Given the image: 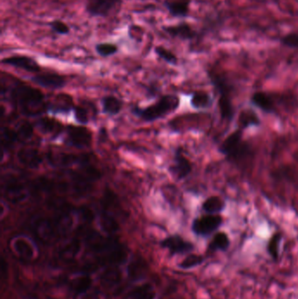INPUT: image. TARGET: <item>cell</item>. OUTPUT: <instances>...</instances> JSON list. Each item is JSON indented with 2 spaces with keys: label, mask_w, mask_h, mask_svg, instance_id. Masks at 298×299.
<instances>
[{
  "label": "cell",
  "mask_w": 298,
  "mask_h": 299,
  "mask_svg": "<svg viewBox=\"0 0 298 299\" xmlns=\"http://www.w3.org/2000/svg\"><path fill=\"white\" fill-rule=\"evenodd\" d=\"M220 152L232 162H240L251 155L250 145L242 139L241 130L231 133L220 146Z\"/></svg>",
  "instance_id": "cell-1"
},
{
  "label": "cell",
  "mask_w": 298,
  "mask_h": 299,
  "mask_svg": "<svg viewBox=\"0 0 298 299\" xmlns=\"http://www.w3.org/2000/svg\"><path fill=\"white\" fill-rule=\"evenodd\" d=\"M179 105V99L176 96L169 95L160 98L155 104L148 106L144 109H135V116L146 122H152L166 117L168 114L174 111Z\"/></svg>",
  "instance_id": "cell-2"
},
{
  "label": "cell",
  "mask_w": 298,
  "mask_h": 299,
  "mask_svg": "<svg viewBox=\"0 0 298 299\" xmlns=\"http://www.w3.org/2000/svg\"><path fill=\"white\" fill-rule=\"evenodd\" d=\"M122 3L123 0H87L85 12L91 18H107Z\"/></svg>",
  "instance_id": "cell-3"
},
{
  "label": "cell",
  "mask_w": 298,
  "mask_h": 299,
  "mask_svg": "<svg viewBox=\"0 0 298 299\" xmlns=\"http://www.w3.org/2000/svg\"><path fill=\"white\" fill-rule=\"evenodd\" d=\"M223 218L219 214H207L194 220L192 230L196 235L207 237L221 228Z\"/></svg>",
  "instance_id": "cell-4"
},
{
  "label": "cell",
  "mask_w": 298,
  "mask_h": 299,
  "mask_svg": "<svg viewBox=\"0 0 298 299\" xmlns=\"http://www.w3.org/2000/svg\"><path fill=\"white\" fill-rule=\"evenodd\" d=\"M162 31L170 36L172 39H178L183 41H190L194 40L199 37V32H198L195 28L187 22H180L176 25L170 26H163Z\"/></svg>",
  "instance_id": "cell-5"
},
{
  "label": "cell",
  "mask_w": 298,
  "mask_h": 299,
  "mask_svg": "<svg viewBox=\"0 0 298 299\" xmlns=\"http://www.w3.org/2000/svg\"><path fill=\"white\" fill-rule=\"evenodd\" d=\"M1 63L4 65L25 70L30 73H38L41 69L39 63L34 59L27 55H12L3 59Z\"/></svg>",
  "instance_id": "cell-6"
},
{
  "label": "cell",
  "mask_w": 298,
  "mask_h": 299,
  "mask_svg": "<svg viewBox=\"0 0 298 299\" xmlns=\"http://www.w3.org/2000/svg\"><path fill=\"white\" fill-rule=\"evenodd\" d=\"M32 82L37 85L41 86L46 89L50 90H59L64 88L66 85V80L65 76L55 73H44L36 74L32 77Z\"/></svg>",
  "instance_id": "cell-7"
},
{
  "label": "cell",
  "mask_w": 298,
  "mask_h": 299,
  "mask_svg": "<svg viewBox=\"0 0 298 299\" xmlns=\"http://www.w3.org/2000/svg\"><path fill=\"white\" fill-rule=\"evenodd\" d=\"M161 245L171 254H186L194 249V245L192 242L186 241L179 235L167 237L162 241Z\"/></svg>",
  "instance_id": "cell-8"
},
{
  "label": "cell",
  "mask_w": 298,
  "mask_h": 299,
  "mask_svg": "<svg viewBox=\"0 0 298 299\" xmlns=\"http://www.w3.org/2000/svg\"><path fill=\"white\" fill-rule=\"evenodd\" d=\"M192 0H166L164 6L171 17L176 19L188 18Z\"/></svg>",
  "instance_id": "cell-9"
},
{
  "label": "cell",
  "mask_w": 298,
  "mask_h": 299,
  "mask_svg": "<svg viewBox=\"0 0 298 299\" xmlns=\"http://www.w3.org/2000/svg\"><path fill=\"white\" fill-rule=\"evenodd\" d=\"M70 144L75 147H88L91 144V133L84 127L70 126L67 129Z\"/></svg>",
  "instance_id": "cell-10"
},
{
  "label": "cell",
  "mask_w": 298,
  "mask_h": 299,
  "mask_svg": "<svg viewBox=\"0 0 298 299\" xmlns=\"http://www.w3.org/2000/svg\"><path fill=\"white\" fill-rule=\"evenodd\" d=\"M170 171L178 179H185L192 171V164L183 155L182 152L178 150L174 158V165L170 168Z\"/></svg>",
  "instance_id": "cell-11"
},
{
  "label": "cell",
  "mask_w": 298,
  "mask_h": 299,
  "mask_svg": "<svg viewBox=\"0 0 298 299\" xmlns=\"http://www.w3.org/2000/svg\"><path fill=\"white\" fill-rule=\"evenodd\" d=\"M231 245V241L229 234L225 232L215 233L212 241H210L207 251L209 253L226 252Z\"/></svg>",
  "instance_id": "cell-12"
},
{
  "label": "cell",
  "mask_w": 298,
  "mask_h": 299,
  "mask_svg": "<svg viewBox=\"0 0 298 299\" xmlns=\"http://www.w3.org/2000/svg\"><path fill=\"white\" fill-rule=\"evenodd\" d=\"M251 101L259 109L264 112L274 113L275 111V104L272 98L264 92H256L252 96Z\"/></svg>",
  "instance_id": "cell-13"
},
{
  "label": "cell",
  "mask_w": 298,
  "mask_h": 299,
  "mask_svg": "<svg viewBox=\"0 0 298 299\" xmlns=\"http://www.w3.org/2000/svg\"><path fill=\"white\" fill-rule=\"evenodd\" d=\"M122 279V273L120 269L116 267H110L107 268L101 276V282L102 285L106 287H113L119 284Z\"/></svg>",
  "instance_id": "cell-14"
},
{
  "label": "cell",
  "mask_w": 298,
  "mask_h": 299,
  "mask_svg": "<svg viewBox=\"0 0 298 299\" xmlns=\"http://www.w3.org/2000/svg\"><path fill=\"white\" fill-rule=\"evenodd\" d=\"M283 240L282 233H275L270 237L269 241L267 244V255L270 257L273 262L277 263L280 259V249H281V242Z\"/></svg>",
  "instance_id": "cell-15"
},
{
  "label": "cell",
  "mask_w": 298,
  "mask_h": 299,
  "mask_svg": "<svg viewBox=\"0 0 298 299\" xmlns=\"http://www.w3.org/2000/svg\"><path fill=\"white\" fill-rule=\"evenodd\" d=\"M20 90V101L25 104H38L42 101L43 96L39 90L28 87H23Z\"/></svg>",
  "instance_id": "cell-16"
},
{
  "label": "cell",
  "mask_w": 298,
  "mask_h": 299,
  "mask_svg": "<svg viewBox=\"0 0 298 299\" xmlns=\"http://www.w3.org/2000/svg\"><path fill=\"white\" fill-rule=\"evenodd\" d=\"M218 106L220 109L221 117L224 120L231 121L233 117V107H232V101L230 99V95H221Z\"/></svg>",
  "instance_id": "cell-17"
},
{
  "label": "cell",
  "mask_w": 298,
  "mask_h": 299,
  "mask_svg": "<svg viewBox=\"0 0 298 299\" xmlns=\"http://www.w3.org/2000/svg\"><path fill=\"white\" fill-rule=\"evenodd\" d=\"M13 249L22 258L32 259L34 257V249L27 240L23 238L16 239L13 241Z\"/></svg>",
  "instance_id": "cell-18"
},
{
  "label": "cell",
  "mask_w": 298,
  "mask_h": 299,
  "mask_svg": "<svg viewBox=\"0 0 298 299\" xmlns=\"http://www.w3.org/2000/svg\"><path fill=\"white\" fill-rule=\"evenodd\" d=\"M226 207V204L222 199L218 196H212L207 199L202 205V209L209 214H216L222 212Z\"/></svg>",
  "instance_id": "cell-19"
},
{
  "label": "cell",
  "mask_w": 298,
  "mask_h": 299,
  "mask_svg": "<svg viewBox=\"0 0 298 299\" xmlns=\"http://www.w3.org/2000/svg\"><path fill=\"white\" fill-rule=\"evenodd\" d=\"M130 297L132 299H154L155 291L151 284H142L133 289Z\"/></svg>",
  "instance_id": "cell-20"
},
{
  "label": "cell",
  "mask_w": 298,
  "mask_h": 299,
  "mask_svg": "<svg viewBox=\"0 0 298 299\" xmlns=\"http://www.w3.org/2000/svg\"><path fill=\"white\" fill-rule=\"evenodd\" d=\"M123 107V103L119 99L115 97H106L102 99V108L103 112L108 115L115 116L120 112Z\"/></svg>",
  "instance_id": "cell-21"
},
{
  "label": "cell",
  "mask_w": 298,
  "mask_h": 299,
  "mask_svg": "<svg viewBox=\"0 0 298 299\" xmlns=\"http://www.w3.org/2000/svg\"><path fill=\"white\" fill-rule=\"evenodd\" d=\"M92 285V279L89 276H80L71 282V287L75 293L84 294L89 292Z\"/></svg>",
  "instance_id": "cell-22"
},
{
  "label": "cell",
  "mask_w": 298,
  "mask_h": 299,
  "mask_svg": "<svg viewBox=\"0 0 298 299\" xmlns=\"http://www.w3.org/2000/svg\"><path fill=\"white\" fill-rule=\"evenodd\" d=\"M260 124H261V122H260L259 117L253 110L246 109L240 113V117H239L240 129L244 130L252 125H259Z\"/></svg>",
  "instance_id": "cell-23"
},
{
  "label": "cell",
  "mask_w": 298,
  "mask_h": 299,
  "mask_svg": "<svg viewBox=\"0 0 298 299\" xmlns=\"http://www.w3.org/2000/svg\"><path fill=\"white\" fill-rule=\"evenodd\" d=\"M19 160H20V162L30 167L38 166L41 161L38 152L32 150L20 151L19 152Z\"/></svg>",
  "instance_id": "cell-24"
},
{
  "label": "cell",
  "mask_w": 298,
  "mask_h": 299,
  "mask_svg": "<svg viewBox=\"0 0 298 299\" xmlns=\"http://www.w3.org/2000/svg\"><path fill=\"white\" fill-rule=\"evenodd\" d=\"M95 49L97 55L105 58L116 55L119 51L118 46L111 42L97 43L95 46Z\"/></svg>",
  "instance_id": "cell-25"
},
{
  "label": "cell",
  "mask_w": 298,
  "mask_h": 299,
  "mask_svg": "<svg viewBox=\"0 0 298 299\" xmlns=\"http://www.w3.org/2000/svg\"><path fill=\"white\" fill-rule=\"evenodd\" d=\"M154 51H155L156 55H158L159 58L163 60L164 62H166L170 65H173V66L178 64V59L177 55L166 47H165L164 46H157Z\"/></svg>",
  "instance_id": "cell-26"
},
{
  "label": "cell",
  "mask_w": 298,
  "mask_h": 299,
  "mask_svg": "<svg viewBox=\"0 0 298 299\" xmlns=\"http://www.w3.org/2000/svg\"><path fill=\"white\" fill-rule=\"evenodd\" d=\"M191 103L195 109H205L212 104V98L205 92H198L194 95Z\"/></svg>",
  "instance_id": "cell-27"
},
{
  "label": "cell",
  "mask_w": 298,
  "mask_h": 299,
  "mask_svg": "<svg viewBox=\"0 0 298 299\" xmlns=\"http://www.w3.org/2000/svg\"><path fill=\"white\" fill-rule=\"evenodd\" d=\"M205 261V257L200 255L196 254H190L184 260L179 264V267L183 269H191L196 268L198 266L201 265Z\"/></svg>",
  "instance_id": "cell-28"
},
{
  "label": "cell",
  "mask_w": 298,
  "mask_h": 299,
  "mask_svg": "<svg viewBox=\"0 0 298 299\" xmlns=\"http://www.w3.org/2000/svg\"><path fill=\"white\" fill-rule=\"evenodd\" d=\"M47 26L50 28L51 31L53 32L55 34L58 35H67L70 33L69 26L62 20H52Z\"/></svg>",
  "instance_id": "cell-29"
},
{
  "label": "cell",
  "mask_w": 298,
  "mask_h": 299,
  "mask_svg": "<svg viewBox=\"0 0 298 299\" xmlns=\"http://www.w3.org/2000/svg\"><path fill=\"white\" fill-rule=\"evenodd\" d=\"M279 41L283 47L298 49V33L292 32L290 33H287L286 35H283L280 38Z\"/></svg>",
  "instance_id": "cell-30"
},
{
  "label": "cell",
  "mask_w": 298,
  "mask_h": 299,
  "mask_svg": "<svg viewBox=\"0 0 298 299\" xmlns=\"http://www.w3.org/2000/svg\"><path fill=\"white\" fill-rule=\"evenodd\" d=\"M79 250H80L79 242H76V241L72 242L62 249L61 256H62V259H64V260H73L74 257H76Z\"/></svg>",
  "instance_id": "cell-31"
},
{
  "label": "cell",
  "mask_w": 298,
  "mask_h": 299,
  "mask_svg": "<svg viewBox=\"0 0 298 299\" xmlns=\"http://www.w3.org/2000/svg\"><path fill=\"white\" fill-rule=\"evenodd\" d=\"M144 268L145 265H142L140 261L132 262V264L129 265V276L133 279L142 276L144 274Z\"/></svg>",
  "instance_id": "cell-32"
},
{
  "label": "cell",
  "mask_w": 298,
  "mask_h": 299,
  "mask_svg": "<svg viewBox=\"0 0 298 299\" xmlns=\"http://www.w3.org/2000/svg\"><path fill=\"white\" fill-rule=\"evenodd\" d=\"M33 133V130L32 125L27 123H24L20 125L17 135H18V137H21V139L26 140L31 137Z\"/></svg>",
  "instance_id": "cell-33"
},
{
  "label": "cell",
  "mask_w": 298,
  "mask_h": 299,
  "mask_svg": "<svg viewBox=\"0 0 298 299\" xmlns=\"http://www.w3.org/2000/svg\"><path fill=\"white\" fill-rule=\"evenodd\" d=\"M74 115H75L76 120H77V122H79L80 124H82V125L88 124V122H89V117H88L87 110H86L84 108H82V107H77V108L75 109V111H74Z\"/></svg>",
  "instance_id": "cell-34"
},
{
  "label": "cell",
  "mask_w": 298,
  "mask_h": 299,
  "mask_svg": "<svg viewBox=\"0 0 298 299\" xmlns=\"http://www.w3.org/2000/svg\"><path fill=\"white\" fill-rule=\"evenodd\" d=\"M101 226H102V228H103V230L105 231L109 232V233L115 232L117 230V224H116V222H113L112 220L109 219V218H102V220H101Z\"/></svg>",
  "instance_id": "cell-35"
},
{
  "label": "cell",
  "mask_w": 298,
  "mask_h": 299,
  "mask_svg": "<svg viewBox=\"0 0 298 299\" xmlns=\"http://www.w3.org/2000/svg\"><path fill=\"white\" fill-rule=\"evenodd\" d=\"M81 299H100V298L96 293H84Z\"/></svg>",
  "instance_id": "cell-36"
},
{
  "label": "cell",
  "mask_w": 298,
  "mask_h": 299,
  "mask_svg": "<svg viewBox=\"0 0 298 299\" xmlns=\"http://www.w3.org/2000/svg\"><path fill=\"white\" fill-rule=\"evenodd\" d=\"M261 1H263V2H266V1H272V2H274V3H278L279 0H261Z\"/></svg>",
  "instance_id": "cell-37"
}]
</instances>
